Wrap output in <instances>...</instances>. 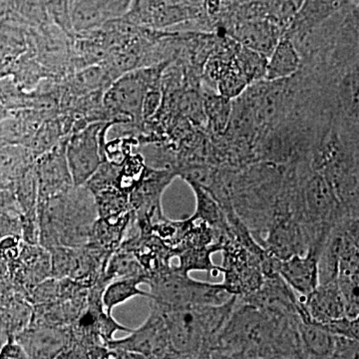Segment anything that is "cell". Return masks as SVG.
Instances as JSON below:
<instances>
[{
    "mask_svg": "<svg viewBox=\"0 0 359 359\" xmlns=\"http://www.w3.org/2000/svg\"><path fill=\"white\" fill-rule=\"evenodd\" d=\"M175 359H193V358H178Z\"/></svg>",
    "mask_w": 359,
    "mask_h": 359,
    "instance_id": "33",
    "label": "cell"
},
{
    "mask_svg": "<svg viewBox=\"0 0 359 359\" xmlns=\"http://www.w3.org/2000/svg\"><path fill=\"white\" fill-rule=\"evenodd\" d=\"M97 218L93 195L85 186L39 202V245L49 252L86 245Z\"/></svg>",
    "mask_w": 359,
    "mask_h": 359,
    "instance_id": "2",
    "label": "cell"
},
{
    "mask_svg": "<svg viewBox=\"0 0 359 359\" xmlns=\"http://www.w3.org/2000/svg\"><path fill=\"white\" fill-rule=\"evenodd\" d=\"M99 219L115 221L130 211L129 195L116 188L106 189L94 194Z\"/></svg>",
    "mask_w": 359,
    "mask_h": 359,
    "instance_id": "25",
    "label": "cell"
},
{
    "mask_svg": "<svg viewBox=\"0 0 359 359\" xmlns=\"http://www.w3.org/2000/svg\"><path fill=\"white\" fill-rule=\"evenodd\" d=\"M97 347L88 348L72 340L69 346L66 347L55 359H96Z\"/></svg>",
    "mask_w": 359,
    "mask_h": 359,
    "instance_id": "29",
    "label": "cell"
},
{
    "mask_svg": "<svg viewBox=\"0 0 359 359\" xmlns=\"http://www.w3.org/2000/svg\"><path fill=\"white\" fill-rule=\"evenodd\" d=\"M189 186L192 189L196 198L194 218L201 219L216 231L218 245L223 249V243L230 233L231 229L221 205L207 189L196 184H189Z\"/></svg>",
    "mask_w": 359,
    "mask_h": 359,
    "instance_id": "18",
    "label": "cell"
},
{
    "mask_svg": "<svg viewBox=\"0 0 359 359\" xmlns=\"http://www.w3.org/2000/svg\"><path fill=\"white\" fill-rule=\"evenodd\" d=\"M321 328L327 330L328 334L337 337L358 340L359 321L358 318H342L339 320L330 321L327 323H316Z\"/></svg>",
    "mask_w": 359,
    "mask_h": 359,
    "instance_id": "28",
    "label": "cell"
},
{
    "mask_svg": "<svg viewBox=\"0 0 359 359\" xmlns=\"http://www.w3.org/2000/svg\"><path fill=\"white\" fill-rule=\"evenodd\" d=\"M233 57L249 85L264 80L268 63L266 55L238 43Z\"/></svg>",
    "mask_w": 359,
    "mask_h": 359,
    "instance_id": "26",
    "label": "cell"
},
{
    "mask_svg": "<svg viewBox=\"0 0 359 359\" xmlns=\"http://www.w3.org/2000/svg\"><path fill=\"white\" fill-rule=\"evenodd\" d=\"M0 359H28L22 347L15 340H7L0 346Z\"/></svg>",
    "mask_w": 359,
    "mask_h": 359,
    "instance_id": "31",
    "label": "cell"
},
{
    "mask_svg": "<svg viewBox=\"0 0 359 359\" xmlns=\"http://www.w3.org/2000/svg\"><path fill=\"white\" fill-rule=\"evenodd\" d=\"M302 57L289 37L283 35L271 51L266 63V81L289 79L301 69Z\"/></svg>",
    "mask_w": 359,
    "mask_h": 359,
    "instance_id": "16",
    "label": "cell"
},
{
    "mask_svg": "<svg viewBox=\"0 0 359 359\" xmlns=\"http://www.w3.org/2000/svg\"><path fill=\"white\" fill-rule=\"evenodd\" d=\"M222 252L224 255L222 285L224 289L236 297H245L261 287L264 280L262 257L238 244L235 237L224 245Z\"/></svg>",
    "mask_w": 359,
    "mask_h": 359,
    "instance_id": "7",
    "label": "cell"
},
{
    "mask_svg": "<svg viewBox=\"0 0 359 359\" xmlns=\"http://www.w3.org/2000/svg\"><path fill=\"white\" fill-rule=\"evenodd\" d=\"M204 9L188 0H134L126 14L132 25L158 30L203 18ZM205 14V13H204Z\"/></svg>",
    "mask_w": 359,
    "mask_h": 359,
    "instance_id": "8",
    "label": "cell"
},
{
    "mask_svg": "<svg viewBox=\"0 0 359 359\" xmlns=\"http://www.w3.org/2000/svg\"><path fill=\"white\" fill-rule=\"evenodd\" d=\"M150 301L167 308L182 306H222L235 295L222 283L200 282L174 266L148 278Z\"/></svg>",
    "mask_w": 359,
    "mask_h": 359,
    "instance_id": "4",
    "label": "cell"
},
{
    "mask_svg": "<svg viewBox=\"0 0 359 359\" xmlns=\"http://www.w3.org/2000/svg\"><path fill=\"white\" fill-rule=\"evenodd\" d=\"M133 219L134 214L131 210L115 221L97 218L90 233L89 244L95 245L108 254H114L121 247Z\"/></svg>",
    "mask_w": 359,
    "mask_h": 359,
    "instance_id": "19",
    "label": "cell"
},
{
    "mask_svg": "<svg viewBox=\"0 0 359 359\" xmlns=\"http://www.w3.org/2000/svg\"><path fill=\"white\" fill-rule=\"evenodd\" d=\"M170 63L140 68L125 73L106 89L104 109L113 115L117 123L139 126L143 122V103L153 87L162 84V74Z\"/></svg>",
    "mask_w": 359,
    "mask_h": 359,
    "instance_id": "5",
    "label": "cell"
},
{
    "mask_svg": "<svg viewBox=\"0 0 359 359\" xmlns=\"http://www.w3.org/2000/svg\"><path fill=\"white\" fill-rule=\"evenodd\" d=\"M203 107L205 117V131L210 138L223 136L230 121L233 100L219 95L218 92L202 85Z\"/></svg>",
    "mask_w": 359,
    "mask_h": 359,
    "instance_id": "20",
    "label": "cell"
},
{
    "mask_svg": "<svg viewBox=\"0 0 359 359\" xmlns=\"http://www.w3.org/2000/svg\"><path fill=\"white\" fill-rule=\"evenodd\" d=\"M299 334L306 359H328L334 353L337 337L313 321L299 320Z\"/></svg>",
    "mask_w": 359,
    "mask_h": 359,
    "instance_id": "21",
    "label": "cell"
},
{
    "mask_svg": "<svg viewBox=\"0 0 359 359\" xmlns=\"http://www.w3.org/2000/svg\"><path fill=\"white\" fill-rule=\"evenodd\" d=\"M4 11H6V1L0 0V14H4Z\"/></svg>",
    "mask_w": 359,
    "mask_h": 359,
    "instance_id": "32",
    "label": "cell"
},
{
    "mask_svg": "<svg viewBox=\"0 0 359 359\" xmlns=\"http://www.w3.org/2000/svg\"><path fill=\"white\" fill-rule=\"evenodd\" d=\"M146 278H124L112 280L106 285L102 292V304L104 311L108 316H112L113 309L120 304L134 299L136 297H147L150 299V292H144L139 285L142 283L147 285Z\"/></svg>",
    "mask_w": 359,
    "mask_h": 359,
    "instance_id": "22",
    "label": "cell"
},
{
    "mask_svg": "<svg viewBox=\"0 0 359 359\" xmlns=\"http://www.w3.org/2000/svg\"><path fill=\"white\" fill-rule=\"evenodd\" d=\"M124 278H146L148 280L145 271L134 255L129 250L119 248L110 257L102 276L93 285L104 290L112 280Z\"/></svg>",
    "mask_w": 359,
    "mask_h": 359,
    "instance_id": "23",
    "label": "cell"
},
{
    "mask_svg": "<svg viewBox=\"0 0 359 359\" xmlns=\"http://www.w3.org/2000/svg\"><path fill=\"white\" fill-rule=\"evenodd\" d=\"M248 86L249 83L233 57L222 71L217 82L216 91L229 100H235L244 93Z\"/></svg>",
    "mask_w": 359,
    "mask_h": 359,
    "instance_id": "27",
    "label": "cell"
},
{
    "mask_svg": "<svg viewBox=\"0 0 359 359\" xmlns=\"http://www.w3.org/2000/svg\"><path fill=\"white\" fill-rule=\"evenodd\" d=\"M299 299L301 320L327 323L346 318V302L337 280L320 283L311 294Z\"/></svg>",
    "mask_w": 359,
    "mask_h": 359,
    "instance_id": "13",
    "label": "cell"
},
{
    "mask_svg": "<svg viewBox=\"0 0 359 359\" xmlns=\"http://www.w3.org/2000/svg\"><path fill=\"white\" fill-rule=\"evenodd\" d=\"M115 124L118 123H90L67 139L66 160L74 187L84 186L99 166L106 161L104 155L106 135Z\"/></svg>",
    "mask_w": 359,
    "mask_h": 359,
    "instance_id": "6",
    "label": "cell"
},
{
    "mask_svg": "<svg viewBox=\"0 0 359 359\" xmlns=\"http://www.w3.org/2000/svg\"><path fill=\"white\" fill-rule=\"evenodd\" d=\"M67 139L59 142L51 150L39 156L35 160L39 202L68 192L74 187L66 160Z\"/></svg>",
    "mask_w": 359,
    "mask_h": 359,
    "instance_id": "11",
    "label": "cell"
},
{
    "mask_svg": "<svg viewBox=\"0 0 359 359\" xmlns=\"http://www.w3.org/2000/svg\"><path fill=\"white\" fill-rule=\"evenodd\" d=\"M98 359H147L145 356L131 351H123V349L110 348L102 346L99 353Z\"/></svg>",
    "mask_w": 359,
    "mask_h": 359,
    "instance_id": "30",
    "label": "cell"
},
{
    "mask_svg": "<svg viewBox=\"0 0 359 359\" xmlns=\"http://www.w3.org/2000/svg\"><path fill=\"white\" fill-rule=\"evenodd\" d=\"M237 299L275 316L299 318V295L278 273L264 276L263 285L259 290L245 297H237Z\"/></svg>",
    "mask_w": 359,
    "mask_h": 359,
    "instance_id": "12",
    "label": "cell"
},
{
    "mask_svg": "<svg viewBox=\"0 0 359 359\" xmlns=\"http://www.w3.org/2000/svg\"><path fill=\"white\" fill-rule=\"evenodd\" d=\"M237 297L222 306L167 308L151 301L166 323L170 344L178 358L210 359L217 339L235 308Z\"/></svg>",
    "mask_w": 359,
    "mask_h": 359,
    "instance_id": "3",
    "label": "cell"
},
{
    "mask_svg": "<svg viewBox=\"0 0 359 359\" xmlns=\"http://www.w3.org/2000/svg\"><path fill=\"white\" fill-rule=\"evenodd\" d=\"M257 243L280 261L297 255L304 256L311 248V240L306 226L292 216L275 217L264 238Z\"/></svg>",
    "mask_w": 359,
    "mask_h": 359,
    "instance_id": "10",
    "label": "cell"
},
{
    "mask_svg": "<svg viewBox=\"0 0 359 359\" xmlns=\"http://www.w3.org/2000/svg\"><path fill=\"white\" fill-rule=\"evenodd\" d=\"M299 318H283L236 302L219 332L215 351L247 359H306L299 334Z\"/></svg>",
    "mask_w": 359,
    "mask_h": 359,
    "instance_id": "1",
    "label": "cell"
},
{
    "mask_svg": "<svg viewBox=\"0 0 359 359\" xmlns=\"http://www.w3.org/2000/svg\"><path fill=\"white\" fill-rule=\"evenodd\" d=\"M105 346L123 349L147 359H175L168 335L166 323L159 309L150 304V314L145 323L123 339L109 340Z\"/></svg>",
    "mask_w": 359,
    "mask_h": 359,
    "instance_id": "9",
    "label": "cell"
},
{
    "mask_svg": "<svg viewBox=\"0 0 359 359\" xmlns=\"http://www.w3.org/2000/svg\"><path fill=\"white\" fill-rule=\"evenodd\" d=\"M33 306L20 294L0 308V346L16 337L32 325Z\"/></svg>",
    "mask_w": 359,
    "mask_h": 359,
    "instance_id": "17",
    "label": "cell"
},
{
    "mask_svg": "<svg viewBox=\"0 0 359 359\" xmlns=\"http://www.w3.org/2000/svg\"><path fill=\"white\" fill-rule=\"evenodd\" d=\"M222 252L219 245H205V247L188 248L178 252H175L174 259H179V264L173 266L183 273L191 271H207L210 273H222L221 266L212 264V255Z\"/></svg>",
    "mask_w": 359,
    "mask_h": 359,
    "instance_id": "24",
    "label": "cell"
},
{
    "mask_svg": "<svg viewBox=\"0 0 359 359\" xmlns=\"http://www.w3.org/2000/svg\"><path fill=\"white\" fill-rule=\"evenodd\" d=\"M320 250L309 249L304 256H292L280 261L278 273L299 297L311 294L318 287V257Z\"/></svg>",
    "mask_w": 359,
    "mask_h": 359,
    "instance_id": "15",
    "label": "cell"
},
{
    "mask_svg": "<svg viewBox=\"0 0 359 359\" xmlns=\"http://www.w3.org/2000/svg\"><path fill=\"white\" fill-rule=\"evenodd\" d=\"M15 341L28 359H55L72 341L69 327L29 325Z\"/></svg>",
    "mask_w": 359,
    "mask_h": 359,
    "instance_id": "14",
    "label": "cell"
}]
</instances>
